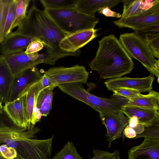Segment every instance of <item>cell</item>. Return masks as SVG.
Masks as SVG:
<instances>
[{
  "label": "cell",
  "mask_w": 159,
  "mask_h": 159,
  "mask_svg": "<svg viewBox=\"0 0 159 159\" xmlns=\"http://www.w3.org/2000/svg\"><path fill=\"white\" fill-rule=\"evenodd\" d=\"M13 33L40 41L46 49L49 65L69 56H78L80 52L70 53L59 47L61 41L67 35L61 31L44 10L35 4L30 7L25 18Z\"/></svg>",
  "instance_id": "obj_1"
},
{
  "label": "cell",
  "mask_w": 159,
  "mask_h": 159,
  "mask_svg": "<svg viewBox=\"0 0 159 159\" xmlns=\"http://www.w3.org/2000/svg\"><path fill=\"white\" fill-rule=\"evenodd\" d=\"M98 43L95 56L89 64L92 70L103 79L121 77L131 72L134 67L132 58L114 35L104 36Z\"/></svg>",
  "instance_id": "obj_2"
},
{
  "label": "cell",
  "mask_w": 159,
  "mask_h": 159,
  "mask_svg": "<svg viewBox=\"0 0 159 159\" xmlns=\"http://www.w3.org/2000/svg\"><path fill=\"white\" fill-rule=\"evenodd\" d=\"M44 11L60 29L67 35L86 30L94 29L99 19L75 8L45 9Z\"/></svg>",
  "instance_id": "obj_3"
},
{
  "label": "cell",
  "mask_w": 159,
  "mask_h": 159,
  "mask_svg": "<svg viewBox=\"0 0 159 159\" xmlns=\"http://www.w3.org/2000/svg\"><path fill=\"white\" fill-rule=\"evenodd\" d=\"M119 41L131 58L139 61L151 73L159 77V60H156L148 44L134 33L120 35Z\"/></svg>",
  "instance_id": "obj_4"
},
{
  "label": "cell",
  "mask_w": 159,
  "mask_h": 159,
  "mask_svg": "<svg viewBox=\"0 0 159 159\" xmlns=\"http://www.w3.org/2000/svg\"><path fill=\"white\" fill-rule=\"evenodd\" d=\"M53 136L45 139L22 137L15 140L9 139L5 143L15 149L17 156L24 159H51Z\"/></svg>",
  "instance_id": "obj_5"
},
{
  "label": "cell",
  "mask_w": 159,
  "mask_h": 159,
  "mask_svg": "<svg viewBox=\"0 0 159 159\" xmlns=\"http://www.w3.org/2000/svg\"><path fill=\"white\" fill-rule=\"evenodd\" d=\"M44 74L57 87L60 85L75 83L86 84L89 73L84 66L75 65L70 67H52Z\"/></svg>",
  "instance_id": "obj_6"
},
{
  "label": "cell",
  "mask_w": 159,
  "mask_h": 159,
  "mask_svg": "<svg viewBox=\"0 0 159 159\" xmlns=\"http://www.w3.org/2000/svg\"><path fill=\"white\" fill-rule=\"evenodd\" d=\"M2 55L15 77L26 70L39 64L44 63L49 64L46 53L40 54L37 52L27 54L22 51L10 55Z\"/></svg>",
  "instance_id": "obj_7"
},
{
  "label": "cell",
  "mask_w": 159,
  "mask_h": 159,
  "mask_svg": "<svg viewBox=\"0 0 159 159\" xmlns=\"http://www.w3.org/2000/svg\"><path fill=\"white\" fill-rule=\"evenodd\" d=\"M99 117L102 124L107 130L106 134L108 148H110L114 140L122 138L124 141L125 136L123 131L128 125L129 118L125 117L121 111L100 112Z\"/></svg>",
  "instance_id": "obj_8"
},
{
  "label": "cell",
  "mask_w": 159,
  "mask_h": 159,
  "mask_svg": "<svg viewBox=\"0 0 159 159\" xmlns=\"http://www.w3.org/2000/svg\"><path fill=\"white\" fill-rule=\"evenodd\" d=\"M155 79L152 75L142 78H132L125 77L107 80L104 84L107 89L113 91L120 88L135 90L140 93L149 92L152 89V84Z\"/></svg>",
  "instance_id": "obj_9"
},
{
  "label": "cell",
  "mask_w": 159,
  "mask_h": 159,
  "mask_svg": "<svg viewBox=\"0 0 159 159\" xmlns=\"http://www.w3.org/2000/svg\"><path fill=\"white\" fill-rule=\"evenodd\" d=\"M42 75L36 66L29 68L15 77L8 102L16 99L23 94L33 84L39 80Z\"/></svg>",
  "instance_id": "obj_10"
},
{
  "label": "cell",
  "mask_w": 159,
  "mask_h": 159,
  "mask_svg": "<svg viewBox=\"0 0 159 159\" xmlns=\"http://www.w3.org/2000/svg\"><path fill=\"white\" fill-rule=\"evenodd\" d=\"M98 29L79 31L67 35L60 42L59 47L65 51L75 53L98 36Z\"/></svg>",
  "instance_id": "obj_11"
},
{
  "label": "cell",
  "mask_w": 159,
  "mask_h": 159,
  "mask_svg": "<svg viewBox=\"0 0 159 159\" xmlns=\"http://www.w3.org/2000/svg\"><path fill=\"white\" fill-rule=\"evenodd\" d=\"M118 27L131 28L134 31L151 25L159 24V10L149 11L136 16L120 18L113 21Z\"/></svg>",
  "instance_id": "obj_12"
},
{
  "label": "cell",
  "mask_w": 159,
  "mask_h": 159,
  "mask_svg": "<svg viewBox=\"0 0 159 159\" xmlns=\"http://www.w3.org/2000/svg\"><path fill=\"white\" fill-rule=\"evenodd\" d=\"M24 93L14 100L8 102L3 107V110L16 125L27 128L32 124L28 120Z\"/></svg>",
  "instance_id": "obj_13"
},
{
  "label": "cell",
  "mask_w": 159,
  "mask_h": 159,
  "mask_svg": "<svg viewBox=\"0 0 159 159\" xmlns=\"http://www.w3.org/2000/svg\"><path fill=\"white\" fill-rule=\"evenodd\" d=\"M128 159H159V139L144 138L139 145L128 151Z\"/></svg>",
  "instance_id": "obj_14"
},
{
  "label": "cell",
  "mask_w": 159,
  "mask_h": 159,
  "mask_svg": "<svg viewBox=\"0 0 159 159\" xmlns=\"http://www.w3.org/2000/svg\"><path fill=\"white\" fill-rule=\"evenodd\" d=\"M123 11L121 18L136 16L146 12L159 10V0H123Z\"/></svg>",
  "instance_id": "obj_15"
},
{
  "label": "cell",
  "mask_w": 159,
  "mask_h": 159,
  "mask_svg": "<svg viewBox=\"0 0 159 159\" xmlns=\"http://www.w3.org/2000/svg\"><path fill=\"white\" fill-rule=\"evenodd\" d=\"M34 39H36L11 33L1 43L0 52L6 55L22 51Z\"/></svg>",
  "instance_id": "obj_16"
},
{
  "label": "cell",
  "mask_w": 159,
  "mask_h": 159,
  "mask_svg": "<svg viewBox=\"0 0 159 159\" xmlns=\"http://www.w3.org/2000/svg\"><path fill=\"white\" fill-rule=\"evenodd\" d=\"M121 111L129 119L132 116H136L139 123L144 127H148L159 121V112L157 110L123 106Z\"/></svg>",
  "instance_id": "obj_17"
},
{
  "label": "cell",
  "mask_w": 159,
  "mask_h": 159,
  "mask_svg": "<svg viewBox=\"0 0 159 159\" xmlns=\"http://www.w3.org/2000/svg\"><path fill=\"white\" fill-rule=\"evenodd\" d=\"M15 77L3 56H0V101L8 102L11 89Z\"/></svg>",
  "instance_id": "obj_18"
},
{
  "label": "cell",
  "mask_w": 159,
  "mask_h": 159,
  "mask_svg": "<svg viewBox=\"0 0 159 159\" xmlns=\"http://www.w3.org/2000/svg\"><path fill=\"white\" fill-rule=\"evenodd\" d=\"M121 1V0H77L75 8L85 14L95 16L96 12L106 7H114Z\"/></svg>",
  "instance_id": "obj_19"
},
{
  "label": "cell",
  "mask_w": 159,
  "mask_h": 159,
  "mask_svg": "<svg viewBox=\"0 0 159 159\" xmlns=\"http://www.w3.org/2000/svg\"><path fill=\"white\" fill-rule=\"evenodd\" d=\"M125 106L140 107L159 111V93L151 90L148 94L141 95L137 97L129 100Z\"/></svg>",
  "instance_id": "obj_20"
},
{
  "label": "cell",
  "mask_w": 159,
  "mask_h": 159,
  "mask_svg": "<svg viewBox=\"0 0 159 159\" xmlns=\"http://www.w3.org/2000/svg\"><path fill=\"white\" fill-rule=\"evenodd\" d=\"M43 90L40 79L31 85L25 93L27 117L30 123L31 124L32 120L35 97Z\"/></svg>",
  "instance_id": "obj_21"
},
{
  "label": "cell",
  "mask_w": 159,
  "mask_h": 159,
  "mask_svg": "<svg viewBox=\"0 0 159 159\" xmlns=\"http://www.w3.org/2000/svg\"><path fill=\"white\" fill-rule=\"evenodd\" d=\"M53 96V90L45 89L38 94L36 105L42 116H46L52 109Z\"/></svg>",
  "instance_id": "obj_22"
},
{
  "label": "cell",
  "mask_w": 159,
  "mask_h": 159,
  "mask_svg": "<svg viewBox=\"0 0 159 159\" xmlns=\"http://www.w3.org/2000/svg\"><path fill=\"white\" fill-rule=\"evenodd\" d=\"M51 159H84L78 152L73 143L67 142L61 149Z\"/></svg>",
  "instance_id": "obj_23"
},
{
  "label": "cell",
  "mask_w": 159,
  "mask_h": 159,
  "mask_svg": "<svg viewBox=\"0 0 159 159\" xmlns=\"http://www.w3.org/2000/svg\"><path fill=\"white\" fill-rule=\"evenodd\" d=\"M134 33L147 43L150 40L159 37V24L151 25L135 30Z\"/></svg>",
  "instance_id": "obj_24"
},
{
  "label": "cell",
  "mask_w": 159,
  "mask_h": 159,
  "mask_svg": "<svg viewBox=\"0 0 159 159\" xmlns=\"http://www.w3.org/2000/svg\"><path fill=\"white\" fill-rule=\"evenodd\" d=\"M30 0H17L14 21L11 27V30L18 27L26 16V11Z\"/></svg>",
  "instance_id": "obj_25"
},
{
  "label": "cell",
  "mask_w": 159,
  "mask_h": 159,
  "mask_svg": "<svg viewBox=\"0 0 159 159\" xmlns=\"http://www.w3.org/2000/svg\"><path fill=\"white\" fill-rule=\"evenodd\" d=\"M77 0H41L45 9H58L75 8Z\"/></svg>",
  "instance_id": "obj_26"
},
{
  "label": "cell",
  "mask_w": 159,
  "mask_h": 159,
  "mask_svg": "<svg viewBox=\"0 0 159 159\" xmlns=\"http://www.w3.org/2000/svg\"><path fill=\"white\" fill-rule=\"evenodd\" d=\"M16 3L17 0H11L3 32V40L11 31V27L15 19Z\"/></svg>",
  "instance_id": "obj_27"
},
{
  "label": "cell",
  "mask_w": 159,
  "mask_h": 159,
  "mask_svg": "<svg viewBox=\"0 0 159 159\" xmlns=\"http://www.w3.org/2000/svg\"><path fill=\"white\" fill-rule=\"evenodd\" d=\"M11 0H0V43L3 41L2 34Z\"/></svg>",
  "instance_id": "obj_28"
},
{
  "label": "cell",
  "mask_w": 159,
  "mask_h": 159,
  "mask_svg": "<svg viewBox=\"0 0 159 159\" xmlns=\"http://www.w3.org/2000/svg\"><path fill=\"white\" fill-rule=\"evenodd\" d=\"M141 138L159 139V121L148 127H144L143 132L136 134L134 139Z\"/></svg>",
  "instance_id": "obj_29"
},
{
  "label": "cell",
  "mask_w": 159,
  "mask_h": 159,
  "mask_svg": "<svg viewBox=\"0 0 159 159\" xmlns=\"http://www.w3.org/2000/svg\"><path fill=\"white\" fill-rule=\"evenodd\" d=\"M93 156L90 159H121L120 156V152L115 150L113 152L103 150L93 149Z\"/></svg>",
  "instance_id": "obj_30"
},
{
  "label": "cell",
  "mask_w": 159,
  "mask_h": 159,
  "mask_svg": "<svg viewBox=\"0 0 159 159\" xmlns=\"http://www.w3.org/2000/svg\"><path fill=\"white\" fill-rule=\"evenodd\" d=\"M112 91L113 95L123 97L128 100L138 97L141 94L137 90L125 88H120Z\"/></svg>",
  "instance_id": "obj_31"
},
{
  "label": "cell",
  "mask_w": 159,
  "mask_h": 159,
  "mask_svg": "<svg viewBox=\"0 0 159 159\" xmlns=\"http://www.w3.org/2000/svg\"><path fill=\"white\" fill-rule=\"evenodd\" d=\"M0 153L5 159H15L17 156L16 150L5 144L0 146Z\"/></svg>",
  "instance_id": "obj_32"
},
{
  "label": "cell",
  "mask_w": 159,
  "mask_h": 159,
  "mask_svg": "<svg viewBox=\"0 0 159 159\" xmlns=\"http://www.w3.org/2000/svg\"><path fill=\"white\" fill-rule=\"evenodd\" d=\"M44 47L43 44L40 41L34 39L29 44L25 52L27 54L37 52L42 50Z\"/></svg>",
  "instance_id": "obj_33"
},
{
  "label": "cell",
  "mask_w": 159,
  "mask_h": 159,
  "mask_svg": "<svg viewBox=\"0 0 159 159\" xmlns=\"http://www.w3.org/2000/svg\"><path fill=\"white\" fill-rule=\"evenodd\" d=\"M154 57L159 58V37L155 38L147 43Z\"/></svg>",
  "instance_id": "obj_34"
},
{
  "label": "cell",
  "mask_w": 159,
  "mask_h": 159,
  "mask_svg": "<svg viewBox=\"0 0 159 159\" xmlns=\"http://www.w3.org/2000/svg\"><path fill=\"white\" fill-rule=\"evenodd\" d=\"M41 84L43 89H48L53 90L57 87L52 80L44 74L40 79Z\"/></svg>",
  "instance_id": "obj_35"
},
{
  "label": "cell",
  "mask_w": 159,
  "mask_h": 159,
  "mask_svg": "<svg viewBox=\"0 0 159 159\" xmlns=\"http://www.w3.org/2000/svg\"><path fill=\"white\" fill-rule=\"evenodd\" d=\"M98 12V13L102 14L107 17L120 18L121 16V15L120 13L112 11L110 8L108 7L100 8Z\"/></svg>",
  "instance_id": "obj_36"
},
{
  "label": "cell",
  "mask_w": 159,
  "mask_h": 159,
  "mask_svg": "<svg viewBox=\"0 0 159 159\" xmlns=\"http://www.w3.org/2000/svg\"><path fill=\"white\" fill-rule=\"evenodd\" d=\"M123 134L125 137L129 138H135L136 136V133L134 130L128 126L124 129Z\"/></svg>",
  "instance_id": "obj_37"
},
{
  "label": "cell",
  "mask_w": 159,
  "mask_h": 159,
  "mask_svg": "<svg viewBox=\"0 0 159 159\" xmlns=\"http://www.w3.org/2000/svg\"><path fill=\"white\" fill-rule=\"evenodd\" d=\"M139 124L138 118L136 116H134L129 119V124L127 126L134 129Z\"/></svg>",
  "instance_id": "obj_38"
},
{
  "label": "cell",
  "mask_w": 159,
  "mask_h": 159,
  "mask_svg": "<svg viewBox=\"0 0 159 159\" xmlns=\"http://www.w3.org/2000/svg\"><path fill=\"white\" fill-rule=\"evenodd\" d=\"M3 106L2 105V103L0 101V112L3 111Z\"/></svg>",
  "instance_id": "obj_39"
},
{
  "label": "cell",
  "mask_w": 159,
  "mask_h": 159,
  "mask_svg": "<svg viewBox=\"0 0 159 159\" xmlns=\"http://www.w3.org/2000/svg\"><path fill=\"white\" fill-rule=\"evenodd\" d=\"M15 159H24L21 158V157H20L19 156H17L16 157Z\"/></svg>",
  "instance_id": "obj_40"
},
{
  "label": "cell",
  "mask_w": 159,
  "mask_h": 159,
  "mask_svg": "<svg viewBox=\"0 0 159 159\" xmlns=\"http://www.w3.org/2000/svg\"><path fill=\"white\" fill-rule=\"evenodd\" d=\"M0 159H5L1 155L0 153Z\"/></svg>",
  "instance_id": "obj_41"
},
{
  "label": "cell",
  "mask_w": 159,
  "mask_h": 159,
  "mask_svg": "<svg viewBox=\"0 0 159 159\" xmlns=\"http://www.w3.org/2000/svg\"><path fill=\"white\" fill-rule=\"evenodd\" d=\"M159 77H157V82H158V83H159Z\"/></svg>",
  "instance_id": "obj_42"
}]
</instances>
